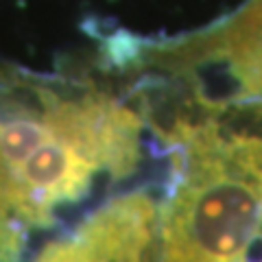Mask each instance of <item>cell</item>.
<instances>
[{"label": "cell", "instance_id": "obj_1", "mask_svg": "<svg viewBox=\"0 0 262 262\" xmlns=\"http://www.w3.org/2000/svg\"><path fill=\"white\" fill-rule=\"evenodd\" d=\"M155 134L127 79L0 61V262L136 182Z\"/></svg>", "mask_w": 262, "mask_h": 262}, {"label": "cell", "instance_id": "obj_2", "mask_svg": "<svg viewBox=\"0 0 262 262\" xmlns=\"http://www.w3.org/2000/svg\"><path fill=\"white\" fill-rule=\"evenodd\" d=\"M162 177L125 184L44 236L24 262H158Z\"/></svg>", "mask_w": 262, "mask_h": 262}]
</instances>
